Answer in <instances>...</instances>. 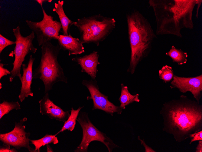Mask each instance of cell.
Returning <instances> with one entry per match:
<instances>
[{"label":"cell","mask_w":202,"mask_h":152,"mask_svg":"<svg viewBox=\"0 0 202 152\" xmlns=\"http://www.w3.org/2000/svg\"><path fill=\"white\" fill-rule=\"evenodd\" d=\"M199 0H150L154 12L156 35L171 34L181 38V31L193 29L192 15Z\"/></svg>","instance_id":"1"},{"label":"cell","mask_w":202,"mask_h":152,"mask_svg":"<svg viewBox=\"0 0 202 152\" xmlns=\"http://www.w3.org/2000/svg\"><path fill=\"white\" fill-rule=\"evenodd\" d=\"M126 19L131 50L127 71L133 74L139 63L149 55L157 37L149 22L138 11L127 13Z\"/></svg>","instance_id":"2"},{"label":"cell","mask_w":202,"mask_h":152,"mask_svg":"<svg viewBox=\"0 0 202 152\" xmlns=\"http://www.w3.org/2000/svg\"><path fill=\"white\" fill-rule=\"evenodd\" d=\"M61 49L58 44L55 46L50 41L42 45L40 62L33 72V78L42 81L45 93L52 90L53 85L57 82L68 83L67 78L64 75L63 69L58 61V56Z\"/></svg>","instance_id":"3"},{"label":"cell","mask_w":202,"mask_h":152,"mask_svg":"<svg viewBox=\"0 0 202 152\" xmlns=\"http://www.w3.org/2000/svg\"><path fill=\"white\" fill-rule=\"evenodd\" d=\"M175 102L166 104L170 125L181 133L186 134L194 129L202 120L200 105L186 99V97Z\"/></svg>","instance_id":"4"},{"label":"cell","mask_w":202,"mask_h":152,"mask_svg":"<svg viewBox=\"0 0 202 152\" xmlns=\"http://www.w3.org/2000/svg\"><path fill=\"white\" fill-rule=\"evenodd\" d=\"M116 23L113 18L99 14L78 19L74 25L80 32L81 43H93L98 46L113 30Z\"/></svg>","instance_id":"5"},{"label":"cell","mask_w":202,"mask_h":152,"mask_svg":"<svg viewBox=\"0 0 202 152\" xmlns=\"http://www.w3.org/2000/svg\"><path fill=\"white\" fill-rule=\"evenodd\" d=\"M77 120L82 129L83 136L81 141L75 150V152H87L90 144L93 141H97L103 143L109 152H112L115 148L120 147L105 133L99 130L94 125L87 112H80Z\"/></svg>","instance_id":"6"},{"label":"cell","mask_w":202,"mask_h":152,"mask_svg":"<svg viewBox=\"0 0 202 152\" xmlns=\"http://www.w3.org/2000/svg\"><path fill=\"white\" fill-rule=\"evenodd\" d=\"M12 31L15 38V46L13 51L9 55L11 56L14 54L15 60L12 63L13 68L11 71V75L9 81L11 82L16 76L20 79L22 77L20 72L21 66L24 61L25 58L30 52L35 54L37 48L33 45V41L35 37L34 33L32 31L31 34L25 37L21 35L19 25L13 29Z\"/></svg>","instance_id":"7"},{"label":"cell","mask_w":202,"mask_h":152,"mask_svg":"<svg viewBox=\"0 0 202 152\" xmlns=\"http://www.w3.org/2000/svg\"><path fill=\"white\" fill-rule=\"evenodd\" d=\"M41 8L43 18L41 21H26L29 28L36 35L39 46L53 39L57 40L62 28L60 22L54 20L53 16L48 15L43 7Z\"/></svg>","instance_id":"8"},{"label":"cell","mask_w":202,"mask_h":152,"mask_svg":"<svg viewBox=\"0 0 202 152\" xmlns=\"http://www.w3.org/2000/svg\"><path fill=\"white\" fill-rule=\"evenodd\" d=\"M82 84L86 86L89 90L90 96H87V100H92L93 106L92 110L99 109L112 115L117 113L121 114L123 110L120 106H116L108 99L107 96L102 93L99 91L97 82L95 79L83 80Z\"/></svg>","instance_id":"9"},{"label":"cell","mask_w":202,"mask_h":152,"mask_svg":"<svg viewBox=\"0 0 202 152\" xmlns=\"http://www.w3.org/2000/svg\"><path fill=\"white\" fill-rule=\"evenodd\" d=\"M27 118L24 117L18 123H15V126L11 131L6 133L0 134V140L3 144H7L15 147L17 149L21 147L27 148L29 152H35V149L29 145L31 134L25 131V126L23 125Z\"/></svg>","instance_id":"10"},{"label":"cell","mask_w":202,"mask_h":152,"mask_svg":"<svg viewBox=\"0 0 202 152\" xmlns=\"http://www.w3.org/2000/svg\"><path fill=\"white\" fill-rule=\"evenodd\" d=\"M171 84V88H177L183 93L191 92L199 103L202 91V74L191 77H179L174 75Z\"/></svg>","instance_id":"11"},{"label":"cell","mask_w":202,"mask_h":152,"mask_svg":"<svg viewBox=\"0 0 202 152\" xmlns=\"http://www.w3.org/2000/svg\"><path fill=\"white\" fill-rule=\"evenodd\" d=\"M39 103L40 113L50 119L64 122L70 115L69 111H64L50 99L48 93H45Z\"/></svg>","instance_id":"12"},{"label":"cell","mask_w":202,"mask_h":152,"mask_svg":"<svg viewBox=\"0 0 202 152\" xmlns=\"http://www.w3.org/2000/svg\"><path fill=\"white\" fill-rule=\"evenodd\" d=\"M35 59L32 55H30L28 63L23 64L22 66L23 73L20 79L21 83V87L20 93L18 96V98L21 102L29 96L33 97V96L31 90V85L33 79L32 68Z\"/></svg>","instance_id":"13"},{"label":"cell","mask_w":202,"mask_h":152,"mask_svg":"<svg viewBox=\"0 0 202 152\" xmlns=\"http://www.w3.org/2000/svg\"><path fill=\"white\" fill-rule=\"evenodd\" d=\"M99 55L97 51L82 57L76 56L72 60L77 62L81 69L82 72H85L89 75L93 79H95L98 70L97 66L100 64L98 59Z\"/></svg>","instance_id":"14"},{"label":"cell","mask_w":202,"mask_h":152,"mask_svg":"<svg viewBox=\"0 0 202 152\" xmlns=\"http://www.w3.org/2000/svg\"><path fill=\"white\" fill-rule=\"evenodd\" d=\"M57 40L61 49L68 51L69 56L85 52L84 48L79 39L73 37L70 33L68 35H59Z\"/></svg>","instance_id":"15"},{"label":"cell","mask_w":202,"mask_h":152,"mask_svg":"<svg viewBox=\"0 0 202 152\" xmlns=\"http://www.w3.org/2000/svg\"><path fill=\"white\" fill-rule=\"evenodd\" d=\"M64 1L59 0L58 3H55L54 8L53 11L55 12L58 15L62 26V32L64 35H68L70 33V30L71 26L74 25L75 22L70 20L66 15L63 8Z\"/></svg>","instance_id":"16"},{"label":"cell","mask_w":202,"mask_h":152,"mask_svg":"<svg viewBox=\"0 0 202 152\" xmlns=\"http://www.w3.org/2000/svg\"><path fill=\"white\" fill-rule=\"evenodd\" d=\"M121 94L118 100L121 103L120 106L123 110L129 104L134 102H138L140 101L138 94L135 95L131 94L129 92L128 87L125 86L123 83L121 84Z\"/></svg>","instance_id":"17"},{"label":"cell","mask_w":202,"mask_h":152,"mask_svg":"<svg viewBox=\"0 0 202 152\" xmlns=\"http://www.w3.org/2000/svg\"><path fill=\"white\" fill-rule=\"evenodd\" d=\"M166 55L171 58L174 62H176L178 65L186 63L188 56L187 53L183 52L181 49H176L172 46L171 49L166 53Z\"/></svg>","instance_id":"18"},{"label":"cell","mask_w":202,"mask_h":152,"mask_svg":"<svg viewBox=\"0 0 202 152\" xmlns=\"http://www.w3.org/2000/svg\"><path fill=\"white\" fill-rule=\"evenodd\" d=\"M83 107V106L82 107H80L76 110H74L73 107H72L70 110V114L67 120L64 122V125L61 130L56 133L57 135L66 130L72 131L74 130L76 124V120H77L80 111Z\"/></svg>","instance_id":"19"},{"label":"cell","mask_w":202,"mask_h":152,"mask_svg":"<svg viewBox=\"0 0 202 152\" xmlns=\"http://www.w3.org/2000/svg\"><path fill=\"white\" fill-rule=\"evenodd\" d=\"M57 135L56 134L54 135L47 134L40 139L36 140L30 139V141L35 146V152H40V148L43 146L52 143L54 144H57L59 141L56 137Z\"/></svg>","instance_id":"20"},{"label":"cell","mask_w":202,"mask_h":152,"mask_svg":"<svg viewBox=\"0 0 202 152\" xmlns=\"http://www.w3.org/2000/svg\"><path fill=\"white\" fill-rule=\"evenodd\" d=\"M20 106V104L18 101L8 102L4 101L2 103H0V119L13 109L18 110L21 109Z\"/></svg>","instance_id":"21"},{"label":"cell","mask_w":202,"mask_h":152,"mask_svg":"<svg viewBox=\"0 0 202 152\" xmlns=\"http://www.w3.org/2000/svg\"><path fill=\"white\" fill-rule=\"evenodd\" d=\"M174 75L172 68L168 65L163 66L159 71V78L165 83L171 81Z\"/></svg>","instance_id":"22"},{"label":"cell","mask_w":202,"mask_h":152,"mask_svg":"<svg viewBox=\"0 0 202 152\" xmlns=\"http://www.w3.org/2000/svg\"><path fill=\"white\" fill-rule=\"evenodd\" d=\"M15 44V42L10 40L0 34V53L7 46Z\"/></svg>","instance_id":"23"},{"label":"cell","mask_w":202,"mask_h":152,"mask_svg":"<svg viewBox=\"0 0 202 152\" xmlns=\"http://www.w3.org/2000/svg\"><path fill=\"white\" fill-rule=\"evenodd\" d=\"M190 135L191 137L193 138L191 140L190 144H191V143L195 141L202 140V130L200 131L197 133L191 134Z\"/></svg>","instance_id":"24"},{"label":"cell","mask_w":202,"mask_h":152,"mask_svg":"<svg viewBox=\"0 0 202 152\" xmlns=\"http://www.w3.org/2000/svg\"><path fill=\"white\" fill-rule=\"evenodd\" d=\"M11 146L7 144H4L2 146H0V152H18L15 148H10Z\"/></svg>","instance_id":"25"},{"label":"cell","mask_w":202,"mask_h":152,"mask_svg":"<svg viewBox=\"0 0 202 152\" xmlns=\"http://www.w3.org/2000/svg\"><path fill=\"white\" fill-rule=\"evenodd\" d=\"M4 65L2 63H0V79L4 76L11 75V71L3 67Z\"/></svg>","instance_id":"26"},{"label":"cell","mask_w":202,"mask_h":152,"mask_svg":"<svg viewBox=\"0 0 202 152\" xmlns=\"http://www.w3.org/2000/svg\"><path fill=\"white\" fill-rule=\"evenodd\" d=\"M138 139L140 140L141 141V143L142 144L143 146H144L145 148V152H156L151 147H149L148 146V145H147L144 141L142 140H141L140 137H139L138 136Z\"/></svg>","instance_id":"27"},{"label":"cell","mask_w":202,"mask_h":152,"mask_svg":"<svg viewBox=\"0 0 202 152\" xmlns=\"http://www.w3.org/2000/svg\"><path fill=\"white\" fill-rule=\"evenodd\" d=\"M196 152H202V140H200L199 141V144L198 145L197 148Z\"/></svg>","instance_id":"28"},{"label":"cell","mask_w":202,"mask_h":152,"mask_svg":"<svg viewBox=\"0 0 202 152\" xmlns=\"http://www.w3.org/2000/svg\"><path fill=\"white\" fill-rule=\"evenodd\" d=\"M35 1L40 5L41 7H43L42 5L44 3L46 2H51L52 1V0H36Z\"/></svg>","instance_id":"29"},{"label":"cell","mask_w":202,"mask_h":152,"mask_svg":"<svg viewBox=\"0 0 202 152\" xmlns=\"http://www.w3.org/2000/svg\"><path fill=\"white\" fill-rule=\"evenodd\" d=\"M202 1L199 0V2H198L197 4V13H196V16L197 17V18H198V10H199V7H200V5Z\"/></svg>","instance_id":"30"},{"label":"cell","mask_w":202,"mask_h":152,"mask_svg":"<svg viewBox=\"0 0 202 152\" xmlns=\"http://www.w3.org/2000/svg\"><path fill=\"white\" fill-rule=\"evenodd\" d=\"M46 146L47 148V152H54L53 150L49 144H47Z\"/></svg>","instance_id":"31"},{"label":"cell","mask_w":202,"mask_h":152,"mask_svg":"<svg viewBox=\"0 0 202 152\" xmlns=\"http://www.w3.org/2000/svg\"><path fill=\"white\" fill-rule=\"evenodd\" d=\"M0 89H1L2 88V84L1 83H0Z\"/></svg>","instance_id":"32"}]
</instances>
